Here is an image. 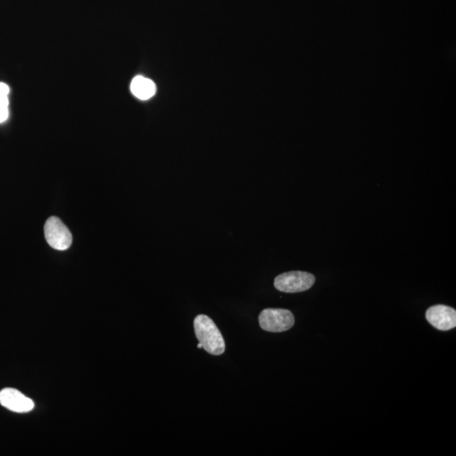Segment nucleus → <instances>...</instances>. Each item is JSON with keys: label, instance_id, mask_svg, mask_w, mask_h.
Here are the masks:
<instances>
[{"label": "nucleus", "instance_id": "nucleus-1", "mask_svg": "<svg viewBox=\"0 0 456 456\" xmlns=\"http://www.w3.org/2000/svg\"><path fill=\"white\" fill-rule=\"evenodd\" d=\"M194 328L199 343L208 353L219 356L226 350L225 341L214 321L205 315H199L194 319Z\"/></svg>", "mask_w": 456, "mask_h": 456}, {"label": "nucleus", "instance_id": "nucleus-2", "mask_svg": "<svg viewBox=\"0 0 456 456\" xmlns=\"http://www.w3.org/2000/svg\"><path fill=\"white\" fill-rule=\"evenodd\" d=\"M260 327L264 331L277 333L288 331L295 323L293 312L282 308H267L259 316Z\"/></svg>", "mask_w": 456, "mask_h": 456}, {"label": "nucleus", "instance_id": "nucleus-3", "mask_svg": "<svg viewBox=\"0 0 456 456\" xmlns=\"http://www.w3.org/2000/svg\"><path fill=\"white\" fill-rule=\"evenodd\" d=\"M315 277L305 271H290L277 276L274 282L275 288L282 293H296L305 292L314 286Z\"/></svg>", "mask_w": 456, "mask_h": 456}, {"label": "nucleus", "instance_id": "nucleus-4", "mask_svg": "<svg viewBox=\"0 0 456 456\" xmlns=\"http://www.w3.org/2000/svg\"><path fill=\"white\" fill-rule=\"evenodd\" d=\"M45 234L47 243L54 250L63 251L72 245V234L58 217L52 216L46 221Z\"/></svg>", "mask_w": 456, "mask_h": 456}, {"label": "nucleus", "instance_id": "nucleus-5", "mask_svg": "<svg viewBox=\"0 0 456 456\" xmlns=\"http://www.w3.org/2000/svg\"><path fill=\"white\" fill-rule=\"evenodd\" d=\"M426 319L434 328L442 332L450 331L456 327V311L453 308L438 304L426 312Z\"/></svg>", "mask_w": 456, "mask_h": 456}, {"label": "nucleus", "instance_id": "nucleus-6", "mask_svg": "<svg viewBox=\"0 0 456 456\" xmlns=\"http://www.w3.org/2000/svg\"><path fill=\"white\" fill-rule=\"evenodd\" d=\"M0 404L7 409L18 414L30 411L34 408L33 399L12 388H6L0 392Z\"/></svg>", "mask_w": 456, "mask_h": 456}, {"label": "nucleus", "instance_id": "nucleus-7", "mask_svg": "<svg viewBox=\"0 0 456 456\" xmlns=\"http://www.w3.org/2000/svg\"><path fill=\"white\" fill-rule=\"evenodd\" d=\"M130 90L137 98L147 100L153 97L156 88L154 82L148 78L136 76L134 78L131 85H130Z\"/></svg>", "mask_w": 456, "mask_h": 456}, {"label": "nucleus", "instance_id": "nucleus-8", "mask_svg": "<svg viewBox=\"0 0 456 456\" xmlns=\"http://www.w3.org/2000/svg\"><path fill=\"white\" fill-rule=\"evenodd\" d=\"M8 93L10 88L6 84L0 83V105L8 106Z\"/></svg>", "mask_w": 456, "mask_h": 456}, {"label": "nucleus", "instance_id": "nucleus-9", "mask_svg": "<svg viewBox=\"0 0 456 456\" xmlns=\"http://www.w3.org/2000/svg\"><path fill=\"white\" fill-rule=\"evenodd\" d=\"M8 117V106L0 105V124L6 121Z\"/></svg>", "mask_w": 456, "mask_h": 456}, {"label": "nucleus", "instance_id": "nucleus-10", "mask_svg": "<svg viewBox=\"0 0 456 456\" xmlns=\"http://www.w3.org/2000/svg\"><path fill=\"white\" fill-rule=\"evenodd\" d=\"M197 347H198V349H203L202 345L201 344V343H199V344H198Z\"/></svg>", "mask_w": 456, "mask_h": 456}]
</instances>
